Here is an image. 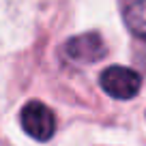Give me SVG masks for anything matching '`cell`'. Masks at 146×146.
Listing matches in <instances>:
<instances>
[{
	"label": "cell",
	"mask_w": 146,
	"mask_h": 146,
	"mask_svg": "<svg viewBox=\"0 0 146 146\" xmlns=\"http://www.w3.org/2000/svg\"><path fill=\"white\" fill-rule=\"evenodd\" d=\"M99 84L110 97L120 101L133 99L142 88L140 73L129 67H108L99 78Z\"/></svg>",
	"instance_id": "cell-1"
},
{
	"label": "cell",
	"mask_w": 146,
	"mask_h": 146,
	"mask_svg": "<svg viewBox=\"0 0 146 146\" xmlns=\"http://www.w3.org/2000/svg\"><path fill=\"white\" fill-rule=\"evenodd\" d=\"M24 131L39 142H45L56 131V116L45 103L41 101H28L19 114Z\"/></svg>",
	"instance_id": "cell-2"
},
{
	"label": "cell",
	"mask_w": 146,
	"mask_h": 146,
	"mask_svg": "<svg viewBox=\"0 0 146 146\" xmlns=\"http://www.w3.org/2000/svg\"><path fill=\"white\" fill-rule=\"evenodd\" d=\"M105 52L108 50H105V43L99 32H86V35L73 36L64 43V54L71 60H78V62H84V64L101 60L105 56Z\"/></svg>",
	"instance_id": "cell-3"
},
{
	"label": "cell",
	"mask_w": 146,
	"mask_h": 146,
	"mask_svg": "<svg viewBox=\"0 0 146 146\" xmlns=\"http://www.w3.org/2000/svg\"><path fill=\"white\" fill-rule=\"evenodd\" d=\"M125 24L142 41H146V0H135L125 9Z\"/></svg>",
	"instance_id": "cell-4"
}]
</instances>
